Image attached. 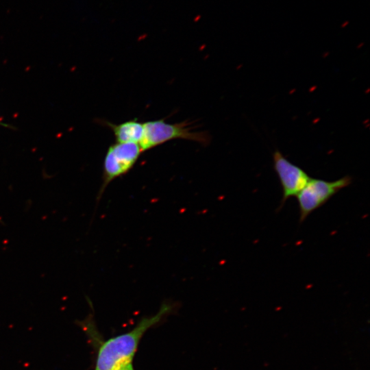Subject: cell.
<instances>
[{
  "mask_svg": "<svg viewBox=\"0 0 370 370\" xmlns=\"http://www.w3.org/2000/svg\"><path fill=\"white\" fill-rule=\"evenodd\" d=\"M171 310V305L164 304L156 314L143 318L132 330L102 342L97 350L95 370H114L132 361L145 333Z\"/></svg>",
  "mask_w": 370,
  "mask_h": 370,
  "instance_id": "6da1fadb",
  "label": "cell"
},
{
  "mask_svg": "<svg viewBox=\"0 0 370 370\" xmlns=\"http://www.w3.org/2000/svg\"><path fill=\"white\" fill-rule=\"evenodd\" d=\"M190 124L186 122L171 124L166 123L164 119L145 122L143 138L139 143L142 151L174 139H185L206 145L209 136L205 132L193 131Z\"/></svg>",
  "mask_w": 370,
  "mask_h": 370,
  "instance_id": "7a4b0ae2",
  "label": "cell"
},
{
  "mask_svg": "<svg viewBox=\"0 0 370 370\" xmlns=\"http://www.w3.org/2000/svg\"><path fill=\"white\" fill-rule=\"evenodd\" d=\"M142 152L138 143H116L108 147L103 160L102 183L97 195V205L109 184L127 173Z\"/></svg>",
  "mask_w": 370,
  "mask_h": 370,
  "instance_id": "3957f363",
  "label": "cell"
},
{
  "mask_svg": "<svg viewBox=\"0 0 370 370\" xmlns=\"http://www.w3.org/2000/svg\"><path fill=\"white\" fill-rule=\"evenodd\" d=\"M352 181L349 175L334 181L310 177L296 195L299 209V222L302 223L314 210L322 206L341 189L348 186Z\"/></svg>",
  "mask_w": 370,
  "mask_h": 370,
  "instance_id": "277c9868",
  "label": "cell"
},
{
  "mask_svg": "<svg viewBox=\"0 0 370 370\" xmlns=\"http://www.w3.org/2000/svg\"><path fill=\"white\" fill-rule=\"evenodd\" d=\"M273 168L282 188V205L296 196L308 183L310 177L301 168L292 163L280 151L273 154Z\"/></svg>",
  "mask_w": 370,
  "mask_h": 370,
  "instance_id": "5b68a950",
  "label": "cell"
},
{
  "mask_svg": "<svg viewBox=\"0 0 370 370\" xmlns=\"http://www.w3.org/2000/svg\"><path fill=\"white\" fill-rule=\"evenodd\" d=\"M106 124L112 130L115 137L116 143H133L139 144L143 138L144 123L138 121L136 119L119 124L106 121Z\"/></svg>",
  "mask_w": 370,
  "mask_h": 370,
  "instance_id": "8992f818",
  "label": "cell"
},
{
  "mask_svg": "<svg viewBox=\"0 0 370 370\" xmlns=\"http://www.w3.org/2000/svg\"><path fill=\"white\" fill-rule=\"evenodd\" d=\"M114 370H134V369L132 365V361H131V362H125L119 365V367L115 368Z\"/></svg>",
  "mask_w": 370,
  "mask_h": 370,
  "instance_id": "52a82bcc",
  "label": "cell"
}]
</instances>
